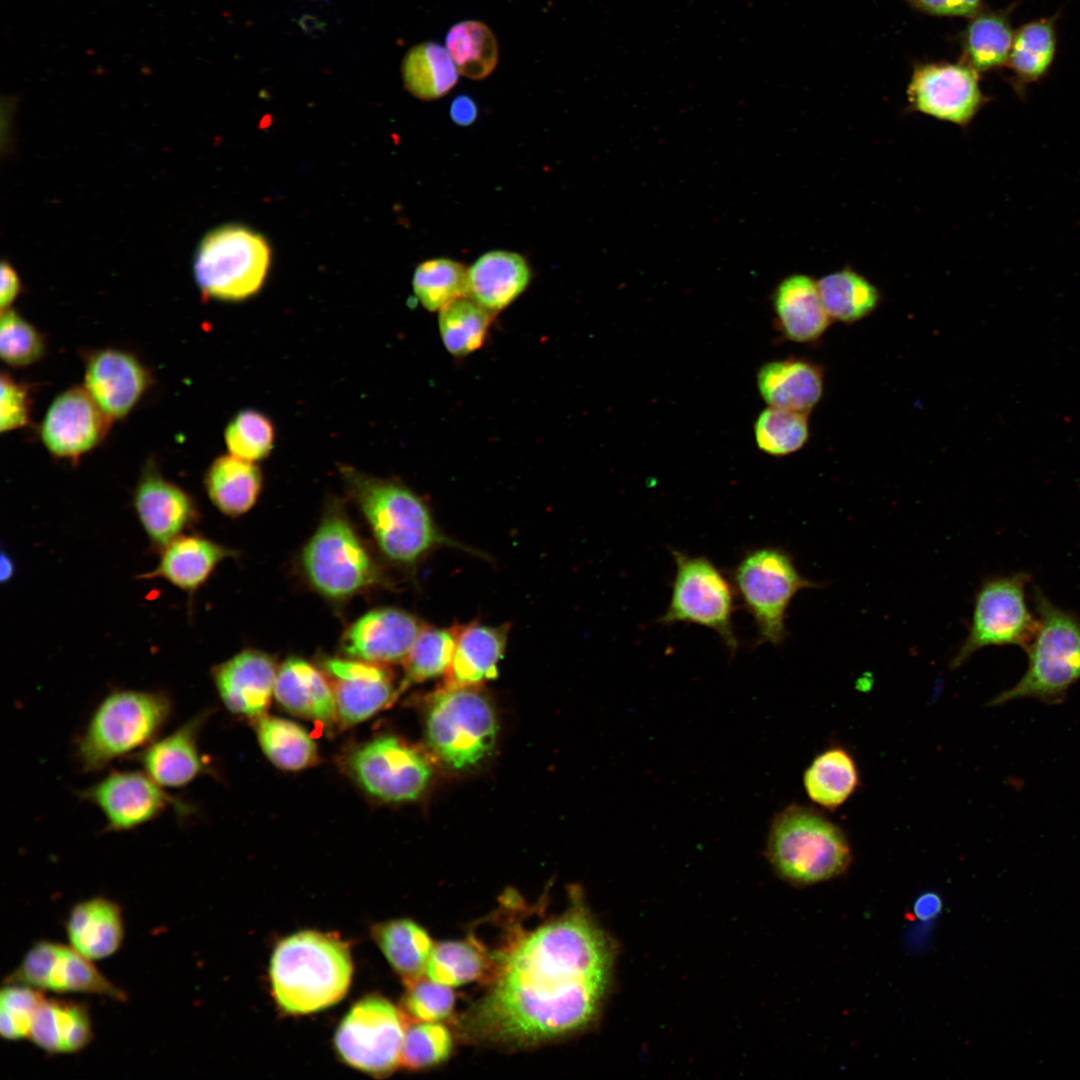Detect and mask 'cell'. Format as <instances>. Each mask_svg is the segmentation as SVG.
<instances>
[{"label": "cell", "mask_w": 1080, "mask_h": 1080, "mask_svg": "<svg viewBox=\"0 0 1080 1080\" xmlns=\"http://www.w3.org/2000/svg\"><path fill=\"white\" fill-rule=\"evenodd\" d=\"M488 990L461 1017L467 1040L529 1047L589 1027L611 985L615 945L580 895L533 929L509 927Z\"/></svg>", "instance_id": "cell-1"}, {"label": "cell", "mask_w": 1080, "mask_h": 1080, "mask_svg": "<svg viewBox=\"0 0 1080 1080\" xmlns=\"http://www.w3.org/2000/svg\"><path fill=\"white\" fill-rule=\"evenodd\" d=\"M270 976L274 998L283 1010L315 1012L345 995L352 976L350 951L337 936L302 931L277 945Z\"/></svg>", "instance_id": "cell-2"}, {"label": "cell", "mask_w": 1080, "mask_h": 1080, "mask_svg": "<svg viewBox=\"0 0 1080 1080\" xmlns=\"http://www.w3.org/2000/svg\"><path fill=\"white\" fill-rule=\"evenodd\" d=\"M174 711L163 691L117 689L95 707L75 742V757L85 773L102 771L132 757L156 740Z\"/></svg>", "instance_id": "cell-3"}, {"label": "cell", "mask_w": 1080, "mask_h": 1080, "mask_svg": "<svg viewBox=\"0 0 1080 1080\" xmlns=\"http://www.w3.org/2000/svg\"><path fill=\"white\" fill-rule=\"evenodd\" d=\"M343 472L378 546L390 560L410 566L437 546H459L439 531L426 503L406 486L353 469Z\"/></svg>", "instance_id": "cell-4"}, {"label": "cell", "mask_w": 1080, "mask_h": 1080, "mask_svg": "<svg viewBox=\"0 0 1080 1080\" xmlns=\"http://www.w3.org/2000/svg\"><path fill=\"white\" fill-rule=\"evenodd\" d=\"M767 856L776 873L796 886L825 882L844 874L852 850L843 829L821 811L791 805L774 818Z\"/></svg>", "instance_id": "cell-5"}, {"label": "cell", "mask_w": 1080, "mask_h": 1080, "mask_svg": "<svg viewBox=\"0 0 1080 1080\" xmlns=\"http://www.w3.org/2000/svg\"><path fill=\"white\" fill-rule=\"evenodd\" d=\"M1033 600L1037 630L1026 647L1028 666L1020 680L997 695L991 705L1020 698L1047 704L1063 702L1068 689L1080 680V616L1051 602L1035 587Z\"/></svg>", "instance_id": "cell-6"}, {"label": "cell", "mask_w": 1080, "mask_h": 1080, "mask_svg": "<svg viewBox=\"0 0 1080 1080\" xmlns=\"http://www.w3.org/2000/svg\"><path fill=\"white\" fill-rule=\"evenodd\" d=\"M732 581L754 621L757 645L782 644L793 598L802 589L817 587L800 574L790 553L777 546L747 550L732 571Z\"/></svg>", "instance_id": "cell-7"}, {"label": "cell", "mask_w": 1080, "mask_h": 1080, "mask_svg": "<svg viewBox=\"0 0 1080 1080\" xmlns=\"http://www.w3.org/2000/svg\"><path fill=\"white\" fill-rule=\"evenodd\" d=\"M264 237L241 225L215 228L201 240L194 257V277L202 295L239 301L257 293L270 266Z\"/></svg>", "instance_id": "cell-8"}, {"label": "cell", "mask_w": 1080, "mask_h": 1080, "mask_svg": "<svg viewBox=\"0 0 1080 1080\" xmlns=\"http://www.w3.org/2000/svg\"><path fill=\"white\" fill-rule=\"evenodd\" d=\"M425 727L432 751L455 769L484 758L497 732L494 710L475 687L438 690L430 700Z\"/></svg>", "instance_id": "cell-9"}, {"label": "cell", "mask_w": 1080, "mask_h": 1080, "mask_svg": "<svg viewBox=\"0 0 1080 1080\" xmlns=\"http://www.w3.org/2000/svg\"><path fill=\"white\" fill-rule=\"evenodd\" d=\"M675 562L671 597L662 625L694 624L714 631L731 655L739 647L733 615L735 588L723 571L704 555L671 549Z\"/></svg>", "instance_id": "cell-10"}, {"label": "cell", "mask_w": 1080, "mask_h": 1080, "mask_svg": "<svg viewBox=\"0 0 1080 1080\" xmlns=\"http://www.w3.org/2000/svg\"><path fill=\"white\" fill-rule=\"evenodd\" d=\"M1026 571L986 578L980 585L968 634L950 666H962L974 653L989 646L1017 645L1026 649L1038 626L1028 606Z\"/></svg>", "instance_id": "cell-11"}, {"label": "cell", "mask_w": 1080, "mask_h": 1080, "mask_svg": "<svg viewBox=\"0 0 1080 1080\" xmlns=\"http://www.w3.org/2000/svg\"><path fill=\"white\" fill-rule=\"evenodd\" d=\"M302 563L314 588L332 599L350 597L378 580V570L343 514L331 512L306 544Z\"/></svg>", "instance_id": "cell-12"}, {"label": "cell", "mask_w": 1080, "mask_h": 1080, "mask_svg": "<svg viewBox=\"0 0 1080 1080\" xmlns=\"http://www.w3.org/2000/svg\"><path fill=\"white\" fill-rule=\"evenodd\" d=\"M408 1024L404 1012L388 1000L366 997L352 1007L338 1027L336 1049L352 1067L384 1076L400 1064Z\"/></svg>", "instance_id": "cell-13"}, {"label": "cell", "mask_w": 1080, "mask_h": 1080, "mask_svg": "<svg viewBox=\"0 0 1080 1080\" xmlns=\"http://www.w3.org/2000/svg\"><path fill=\"white\" fill-rule=\"evenodd\" d=\"M79 798L103 815L105 830L126 832L161 816L170 808L182 817L191 806L170 795L143 770H113L79 792Z\"/></svg>", "instance_id": "cell-14"}, {"label": "cell", "mask_w": 1080, "mask_h": 1080, "mask_svg": "<svg viewBox=\"0 0 1080 1080\" xmlns=\"http://www.w3.org/2000/svg\"><path fill=\"white\" fill-rule=\"evenodd\" d=\"M349 768L372 796L389 802L418 798L431 778L424 755L394 736L378 737L354 751Z\"/></svg>", "instance_id": "cell-15"}, {"label": "cell", "mask_w": 1080, "mask_h": 1080, "mask_svg": "<svg viewBox=\"0 0 1080 1080\" xmlns=\"http://www.w3.org/2000/svg\"><path fill=\"white\" fill-rule=\"evenodd\" d=\"M91 961L72 946L40 941L26 953L5 982L28 985L41 991L88 993L126 1000L125 992L109 981Z\"/></svg>", "instance_id": "cell-16"}, {"label": "cell", "mask_w": 1080, "mask_h": 1080, "mask_svg": "<svg viewBox=\"0 0 1080 1080\" xmlns=\"http://www.w3.org/2000/svg\"><path fill=\"white\" fill-rule=\"evenodd\" d=\"M908 99L915 110L961 127L967 126L985 103L978 71L963 64L919 67L909 84Z\"/></svg>", "instance_id": "cell-17"}, {"label": "cell", "mask_w": 1080, "mask_h": 1080, "mask_svg": "<svg viewBox=\"0 0 1080 1080\" xmlns=\"http://www.w3.org/2000/svg\"><path fill=\"white\" fill-rule=\"evenodd\" d=\"M112 419L85 387L60 393L50 404L40 427L47 450L74 459L96 447L107 435Z\"/></svg>", "instance_id": "cell-18"}, {"label": "cell", "mask_w": 1080, "mask_h": 1080, "mask_svg": "<svg viewBox=\"0 0 1080 1080\" xmlns=\"http://www.w3.org/2000/svg\"><path fill=\"white\" fill-rule=\"evenodd\" d=\"M422 625L410 613L396 608L372 610L344 633L345 654L374 664L404 662Z\"/></svg>", "instance_id": "cell-19"}, {"label": "cell", "mask_w": 1080, "mask_h": 1080, "mask_svg": "<svg viewBox=\"0 0 1080 1080\" xmlns=\"http://www.w3.org/2000/svg\"><path fill=\"white\" fill-rule=\"evenodd\" d=\"M149 384L147 369L131 353L109 348L87 360L84 387L112 420L127 416Z\"/></svg>", "instance_id": "cell-20"}, {"label": "cell", "mask_w": 1080, "mask_h": 1080, "mask_svg": "<svg viewBox=\"0 0 1080 1080\" xmlns=\"http://www.w3.org/2000/svg\"><path fill=\"white\" fill-rule=\"evenodd\" d=\"M324 667L332 679L337 715L345 724L368 719L395 696L390 674L378 664L331 658Z\"/></svg>", "instance_id": "cell-21"}, {"label": "cell", "mask_w": 1080, "mask_h": 1080, "mask_svg": "<svg viewBox=\"0 0 1080 1080\" xmlns=\"http://www.w3.org/2000/svg\"><path fill=\"white\" fill-rule=\"evenodd\" d=\"M134 507L151 543L161 550L197 517L191 496L152 466L145 469L137 484Z\"/></svg>", "instance_id": "cell-22"}, {"label": "cell", "mask_w": 1080, "mask_h": 1080, "mask_svg": "<svg viewBox=\"0 0 1080 1080\" xmlns=\"http://www.w3.org/2000/svg\"><path fill=\"white\" fill-rule=\"evenodd\" d=\"M277 669L271 656L245 650L213 669V680L225 707L246 717H260L274 694Z\"/></svg>", "instance_id": "cell-23"}, {"label": "cell", "mask_w": 1080, "mask_h": 1080, "mask_svg": "<svg viewBox=\"0 0 1080 1080\" xmlns=\"http://www.w3.org/2000/svg\"><path fill=\"white\" fill-rule=\"evenodd\" d=\"M206 720L200 713L165 736H160L131 757L165 789L189 785L206 770L199 749V733Z\"/></svg>", "instance_id": "cell-24"}, {"label": "cell", "mask_w": 1080, "mask_h": 1080, "mask_svg": "<svg viewBox=\"0 0 1080 1080\" xmlns=\"http://www.w3.org/2000/svg\"><path fill=\"white\" fill-rule=\"evenodd\" d=\"M756 383L768 406L809 414L822 398L824 373L812 361L789 357L761 365Z\"/></svg>", "instance_id": "cell-25"}, {"label": "cell", "mask_w": 1080, "mask_h": 1080, "mask_svg": "<svg viewBox=\"0 0 1080 1080\" xmlns=\"http://www.w3.org/2000/svg\"><path fill=\"white\" fill-rule=\"evenodd\" d=\"M509 627L481 623L460 625L452 662L445 673L444 687H477L494 679L503 657Z\"/></svg>", "instance_id": "cell-26"}, {"label": "cell", "mask_w": 1080, "mask_h": 1080, "mask_svg": "<svg viewBox=\"0 0 1080 1080\" xmlns=\"http://www.w3.org/2000/svg\"><path fill=\"white\" fill-rule=\"evenodd\" d=\"M772 304L776 327L792 342L813 343L831 323L823 307L817 281L805 274L785 277L774 291Z\"/></svg>", "instance_id": "cell-27"}, {"label": "cell", "mask_w": 1080, "mask_h": 1080, "mask_svg": "<svg viewBox=\"0 0 1080 1080\" xmlns=\"http://www.w3.org/2000/svg\"><path fill=\"white\" fill-rule=\"evenodd\" d=\"M531 270L520 254L493 250L468 268L467 297L495 314L514 302L527 288Z\"/></svg>", "instance_id": "cell-28"}, {"label": "cell", "mask_w": 1080, "mask_h": 1080, "mask_svg": "<svg viewBox=\"0 0 1080 1080\" xmlns=\"http://www.w3.org/2000/svg\"><path fill=\"white\" fill-rule=\"evenodd\" d=\"M274 696L286 710L301 717L326 725L338 717L331 683L301 658H289L280 666Z\"/></svg>", "instance_id": "cell-29"}, {"label": "cell", "mask_w": 1080, "mask_h": 1080, "mask_svg": "<svg viewBox=\"0 0 1080 1080\" xmlns=\"http://www.w3.org/2000/svg\"><path fill=\"white\" fill-rule=\"evenodd\" d=\"M231 550L201 536L180 535L163 549L157 566L139 578L163 579L186 592H195Z\"/></svg>", "instance_id": "cell-30"}, {"label": "cell", "mask_w": 1080, "mask_h": 1080, "mask_svg": "<svg viewBox=\"0 0 1080 1080\" xmlns=\"http://www.w3.org/2000/svg\"><path fill=\"white\" fill-rule=\"evenodd\" d=\"M66 931L71 946L86 958H107L120 948L124 938L121 908L103 897L80 902L69 914Z\"/></svg>", "instance_id": "cell-31"}, {"label": "cell", "mask_w": 1080, "mask_h": 1080, "mask_svg": "<svg viewBox=\"0 0 1080 1080\" xmlns=\"http://www.w3.org/2000/svg\"><path fill=\"white\" fill-rule=\"evenodd\" d=\"M92 1023L82 1003L65 999H43L30 1030L32 1042L49 1053H74L92 1039Z\"/></svg>", "instance_id": "cell-32"}, {"label": "cell", "mask_w": 1080, "mask_h": 1080, "mask_svg": "<svg viewBox=\"0 0 1080 1080\" xmlns=\"http://www.w3.org/2000/svg\"><path fill=\"white\" fill-rule=\"evenodd\" d=\"M205 487L219 511L238 516L255 504L262 488V474L252 461L223 455L209 466Z\"/></svg>", "instance_id": "cell-33"}, {"label": "cell", "mask_w": 1080, "mask_h": 1080, "mask_svg": "<svg viewBox=\"0 0 1080 1080\" xmlns=\"http://www.w3.org/2000/svg\"><path fill=\"white\" fill-rule=\"evenodd\" d=\"M804 787L810 800L826 810H836L860 784L857 764L842 746H831L819 753L806 769Z\"/></svg>", "instance_id": "cell-34"}, {"label": "cell", "mask_w": 1080, "mask_h": 1080, "mask_svg": "<svg viewBox=\"0 0 1080 1080\" xmlns=\"http://www.w3.org/2000/svg\"><path fill=\"white\" fill-rule=\"evenodd\" d=\"M494 967L493 951L470 935L463 940L434 944L425 974L435 982L452 987L473 981L488 983Z\"/></svg>", "instance_id": "cell-35"}, {"label": "cell", "mask_w": 1080, "mask_h": 1080, "mask_svg": "<svg viewBox=\"0 0 1080 1080\" xmlns=\"http://www.w3.org/2000/svg\"><path fill=\"white\" fill-rule=\"evenodd\" d=\"M372 935L406 987L423 977L434 944L421 926L409 919L392 920L375 925Z\"/></svg>", "instance_id": "cell-36"}, {"label": "cell", "mask_w": 1080, "mask_h": 1080, "mask_svg": "<svg viewBox=\"0 0 1080 1080\" xmlns=\"http://www.w3.org/2000/svg\"><path fill=\"white\" fill-rule=\"evenodd\" d=\"M817 285L831 321L855 323L871 315L880 304L879 289L849 266L821 277Z\"/></svg>", "instance_id": "cell-37"}, {"label": "cell", "mask_w": 1080, "mask_h": 1080, "mask_svg": "<svg viewBox=\"0 0 1080 1080\" xmlns=\"http://www.w3.org/2000/svg\"><path fill=\"white\" fill-rule=\"evenodd\" d=\"M405 88L422 100L445 96L458 81V70L447 49L435 42L412 47L401 66Z\"/></svg>", "instance_id": "cell-38"}, {"label": "cell", "mask_w": 1080, "mask_h": 1080, "mask_svg": "<svg viewBox=\"0 0 1080 1080\" xmlns=\"http://www.w3.org/2000/svg\"><path fill=\"white\" fill-rule=\"evenodd\" d=\"M1055 17L1042 18L1022 25L1014 34L1007 66L1021 88L1043 78L1056 52Z\"/></svg>", "instance_id": "cell-39"}, {"label": "cell", "mask_w": 1080, "mask_h": 1080, "mask_svg": "<svg viewBox=\"0 0 1080 1080\" xmlns=\"http://www.w3.org/2000/svg\"><path fill=\"white\" fill-rule=\"evenodd\" d=\"M257 737L268 759L285 770H301L317 761V747L303 727L287 719L258 717Z\"/></svg>", "instance_id": "cell-40"}, {"label": "cell", "mask_w": 1080, "mask_h": 1080, "mask_svg": "<svg viewBox=\"0 0 1080 1080\" xmlns=\"http://www.w3.org/2000/svg\"><path fill=\"white\" fill-rule=\"evenodd\" d=\"M446 49L459 74L473 80L486 78L498 62L496 37L480 21L466 20L453 25L446 35Z\"/></svg>", "instance_id": "cell-41"}, {"label": "cell", "mask_w": 1080, "mask_h": 1080, "mask_svg": "<svg viewBox=\"0 0 1080 1080\" xmlns=\"http://www.w3.org/2000/svg\"><path fill=\"white\" fill-rule=\"evenodd\" d=\"M1014 32L1008 13L985 11L970 21L965 35L969 65L987 71L1007 63Z\"/></svg>", "instance_id": "cell-42"}, {"label": "cell", "mask_w": 1080, "mask_h": 1080, "mask_svg": "<svg viewBox=\"0 0 1080 1080\" xmlns=\"http://www.w3.org/2000/svg\"><path fill=\"white\" fill-rule=\"evenodd\" d=\"M494 314L470 299L459 298L439 311V331L446 350L457 357L478 350L485 342Z\"/></svg>", "instance_id": "cell-43"}, {"label": "cell", "mask_w": 1080, "mask_h": 1080, "mask_svg": "<svg viewBox=\"0 0 1080 1080\" xmlns=\"http://www.w3.org/2000/svg\"><path fill=\"white\" fill-rule=\"evenodd\" d=\"M468 269L461 263L436 258L421 263L412 278L414 294L428 311H440L447 304L467 297Z\"/></svg>", "instance_id": "cell-44"}, {"label": "cell", "mask_w": 1080, "mask_h": 1080, "mask_svg": "<svg viewBox=\"0 0 1080 1080\" xmlns=\"http://www.w3.org/2000/svg\"><path fill=\"white\" fill-rule=\"evenodd\" d=\"M459 627H422L404 660V685L445 675L452 662Z\"/></svg>", "instance_id": "cell-45"}, {"label": "cell", "mask_w": 1080, "mask_h": 1080, "mask_svg": "<svg viewBox=\"0 0 1080 1080\" xmlns=\"http://www.w3.org/2000/svg\"><path fill=\"white\" fill-rule=\"evenodd\" d=\"M808 414L768 406L754 422L757 447L765 454L783 457L800 450L809 440Z\"/></svg>", "instance_id": "cell-46"}, {"label": "cell", "mask_w": 1080, "mask_h": 1080, "mask_svg": "<svg viewBox=\"0 0 1080 1080\" xmlns=\"http://www.w3.org/2000/svg\"><path fill=\"white\" fill-rule=\"evenodd\" d=\"M453 1041L448 1028L438 1022H410L404 1034L400 1064L422 1070L446 1061Z\"/></svg>", "instance_id": "cell-47"}, {"label": "cell", "mask_w": 1080, "mask_h": 1080, "mask_svg": "<svg viewBox=\"0 0 1080 1080\" xmlns=\"http://www.w3.org/2000/svg\"><path fill=\"white\" fill-rule=\"evenodd\" d=\"M224 439L230 454L254 462L271 452L275 429L267 416L247 409L231 419L225 428Z\"/></svg>", "instance_id": "cell-48"}, {"label": "cell", "mask_w": 1080, "mask_h": 1080, "mask_svg": "<svg viewBox=\"0 0 1080 1080\" xmlns=\"http://www.w3.org/2000/svg\"><path fill=\"white\" fill-rule=\"evenodd\" d=\"M44 352V339L30 322L9 308L1 311L0 355L4 362L15 367L28 366Z\"/></svg>", "instance_id": "cell-49"}, {"label": "cell", "mask_w": 1080, "mask_h": 1080, "mask_svg": "<svg viewBox=\"0 0 1080 1080\" xmlns=\"http://www.w3.org/2000/svg\"><path fill=\"white\" fill-rule=\"evenodd\" d=\"M44 999L41 990L6 983L0 994V1032L6 1040L29 1038L35 1013Z\"/></svg>", "instance_id": "cell-50"}, {"label": "cell", "mask_w": 1080, "mask_h": 1080, "mask_svg": "<svg viewBox=\"0 0 1080 1080\" xmlns=\"http://www.w3.org/2000/svg\"><path fill=\"white\" fill-rule=\"evenodd\" d=\"M455 995L450 986L423 977L407 986L402 1010L409 1023L438 1022L450 1017Z\"/></svg>", "instance_id": "cell-51"}, {"label": "cell", "mask_w": 1080, "mask_h": 1080, "mask_svg": "<svg viewBox=\"0 0 1080 1080\" xmlns=\"http://www.w3.org/2000/svg\"><path fill=\"white\" fill-rule=\"evenodd\" d=\"M0 431L6 432L26 426L30 416V398L27 387L2 373L0 380Z\"/></svg>", "instance_id": "cell-52"}, {"label": "cell", "mask_w": 1080, "mask_h": 1080, "mask_svg": "<svg viewBox=\"0 0 1080 1080\" xmlns=\"http://www.w3.org/2000/svg\"><path fill=\"white\" fill-rule=\"evenodd\" d=\"M922 9L937 15L966 16L976 12L982 0H913Z\"/></svg>", "instance_id": "cell-53"}, {"label": "cell", "mask_w": 1080, "mask_h": 1080, "mask_svg": "<svg viewBox=\"0 0 1080 1080\" xmlns=\"http://www.w3.org/2000/svg\"><path fill=\"white\" fill-rule=\"evenodd\" d=\"M20 291V281L15 270L6 262L1 264V311L8 309Z\"/></svg>", "instance_id": "cell-54"}, {"label": "cell", "mask_w": 1080, "mask_h": 1080, "mask_svg": "<svg viewBox=\"0 0 1080 1080\" xmlns=\"http://www.w3.org/2000/svg\"><path fill=\"white\" fill-rule=\"evenodd\" d=\"M477 114V106L469 96L459 95L454 98L451 103L450 116L452 120L460 126L472 124L475 121Z\"/></svg>", "instance_id": "cell-55"}, {"label": "cell", "mask_w": 1080, "mask_h": 1080, "mask_svg": "<svg viewBox=\"0 0 1080 1080\" xmlns=\"http://www.w3.org/2000/svg\"><path fill=\"white\" fill-rule=\"evenodd\" d=\"M941 897L933 892L920 895L914 902L913 913L921 921L932 920L942 911Z\"/></svg>", "instance_id": "cell-56"}, {"label": "cell", "mask_w": 1080, "mask_h": 1080, "mask_svg": "<svg viewBox=\"0 0 1080 1080\" xmlns=\"http://www.w3.org/2000/svg\"><path fill=\"white\" fill-rule=\"evenodd\" d=\"M14 572V564L12 559L4 552L1 554V580L5 582L9 580Z\"/></svg>", "instance_id": "cell-57"}, {"label": "cell", "mask_w": 1080, "mask_h": 1080, "mask_svg": "<svg viewBox=\"0 0 1080 1080\" xmlns=\"http://www.w3.org/2000/svg\"><path fill=\"white\" fill-rule=\"evenodd\" d=\"M301 27L308 32H314L321 29L320 20L311 15H303L300 19Z\"/></svg>", "instance_id": "cell-58"}]
</instances>
